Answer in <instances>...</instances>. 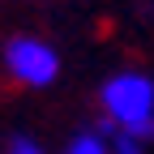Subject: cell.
Wrapping results in <instances>:
<instances>
[{
  "mask_svg": "<svg viewBox=\"0 0 154 154\" xmlns=\"http://www.w3.org/2000/svg\"><path fill=\"white\" fill-rule=\"evenodd\" d=\"M103 111L107 120L133 133V137H154V77L146 73H116L103 86Z\"/></svg>",
  "mask_w": 154,
  "mask_h": 154,
  "instance_id": "obj_1",
  "label": "cell"
},
{
  "mask_svg": "<svg viewBox=\"0 0 154 154\" xmlns=\"http://www.w3.org/2000/svg\"><path fill=\"white\" fill-rule=\"evenodd\" d=\"M69 154H111V146L103 141V133H77L69 141Z\"/></svg>",
  "mask_w": 154,
  "mask_h": 154,
  "instance_id": "obj_3",
  "label": "cell"
},
{
  "mask_svg": "<svg viewBox=\"0 0 154 154\" xmlns=\"http://www.w3.org/2000/svg\"><path fill=\"white\" fill-rule=\"evenodd\" d=\"M111 154H146L141 137H133V133H116L111 137Z\"/></svg>",
  "mask_w": 154,
  "mask_h": 154,
  "instance_id": "obj_4",
  "label": "cell"
},
{
  "mask_svg": "<svg viewBox=\"0 0 154 154\" xmlns=\"http://www.w3.org/2000/svg\"><path fill=\"white\" fill-rule=\"evenodd\" d=\"M5 154H43V146H38L34 137H9V150Z\"/></svg>",
  "mask_w": 154,
  "mask_h": 154,
  "instance_id": "obj_5",
  "label": "cell"
},
{
  "mask_svg": "<svg viewBox=\"0 0 154 154\" xmlns=\"http://www.w3.org/2000/svg\"><path fill=\"white\" fill-rule=\"evenodd\" d=\"M5 69L13 82H22L30 90H43L60 77V56H56L51 43L43 38H30V34H17L5 43Z\"/></svg>",
  "mask_w": 154,
  "mask_h": 154,
  "instance_id": "obj_2",
  "label": "cell"
}]
</instances>
